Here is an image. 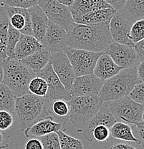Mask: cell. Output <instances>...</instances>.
<instances>
[{"instance_id":"1","label":"cell","mask_w":144,"mask_h":149,"mask_svg":"<svg viewBox=\"0 0 144 149\" xmlns=\"http://www.w3.org/2000/svg\"><path fill=\"white\" fill-rule=\"evenodd\" d=\"M109 22L95 24L73 23L67 31V46L91 52H105L113 42L110 34Z\"/></svg>"},{"instance_id":"2","label":"cell","mask_w":144,"mask_h":149,"mask_svg":"<svg viewBox=\"0 0 144 149\" xmlns=\"http://www.w3.org/2000/svg\"><path fill=\"white\" fill-rule=\"evenodd\" d=\"M14 115L19 123L20 130L24 132L40 119L47 116L45 97L29 93L16 97Z\"/></svg>"},{"instance_id":"3","label":"cell","mask_w":144,"mask_h":149,"mask_svg":"<svg viewBox=\"0 0 144 149\" xmlns=\"http://www.w3.org/2000/svg\"><path fill=\"white\" fill-rule=\"evenodd\" d=\"M140 83L136 68L122 69L103 83L98 96L102 102H108L128 96L135 85Z\"/></svg>"},{"instance_id":"4","label":"cell","mask_w":144,"mask_h":149,"mask_svg":"<svg viewBox=\"0 0 144 149\" xmlns=\"http://www.w3.org/2000/svg\"><path fill=\"white\" fill-rule=\"evenodd\" d=\"M3 83L15 93V96L28 93L29 82L37 76L36 72L15 58L3 61Z\"/></svg>"},{"instance_id":"5","label":"cell","mask_w":144,"mask_h":149,"mask_svg":"<svg viewBox=\"0 0 144 149\" xmlns=\"http://www.w3.org/2000/svg\"><path fill=\"white\" fill-rule=\"evenodd\" d=\"M103 102L98 95L73 97L70 100L69 120L75 130L82 133L87 123L103 108Z\"/></svg>"},{"instance_id":"6","label":"cell","mask_w":144,"mask_h":149,"mask_svg":"<svg viewBox=\"0 0 144 149\" xmlns=\"http://www.w3.org/2000/svg\"><path fill=\"white\" fill-rule=\"evenodd\" d=\"M106 106L113 115L116 121L136 125L142 122L144 107L130 98L128 96L118 100L108 102Z\"/></svg>"},{"instance_id":"7","label":"cell","mask_w":144,"mask_h":149,"mask_svg":"<svg viewBox=\"0 0 144 149\" xmlns=\"http://www.w3.org/2000/svg\"><path fill=\"white\" fill-rule=\"evenodd\" d=\"M72 67L75 77L93 74L97 60L103 52L74 49L67 46L64 49Z\"/></svg>"},{"instance_id":"8","label":"cell","mask_w":144,"mask_h":149,"mask_svg":"<svg viewBox=\"0 0 144 149\" xmlns=\"http://www.w3.org/2000/svg\"><path fill=\"white\" fill-rule=\"evenodd\" d=\"M38 6L49 20L61 27L67 32L74 22L69 7L55 0H39Z\"/></svg>"},{"instance_id":"9","label":"cell","mask_w":144,"mask_h":149,"mask_svg":"<svg viewBox=\"0 0 144 149\" xmlns=\"http://www.w3.org/2000/svg\"><path fill=\"white\" fill-rule=\"evenodd\" d=\"M104 52L122 69L136 68L141 63L134 47L124 45L113 42Z\"/></svg>"},{"instance_id":"10","label":"cell","mask_w":144,"mask_h":149,"mask_svg":"<svg viewBox=\"0 0 144 149\" xmlns=\"http://www.w3.org/2000/svg\"><path fill=\"white\" fill-rule=\"evenodd\" d=\"M36 74L38 77H42L47 83L48 90L47 95L45 97V98L49 100L62 99L67 101H70L72 98L69 91L65 89L58 75L54 72L52 65L49 62Z\"/></svg>"},{"instance_id":"11","label":"cell","mask_w":144,"mask_h":149,"mask_svg":"<svg viewBox=\"0 0 144 149\" xmlns=\"http://www.w3.org/2000/svg\"><path fill=\"white\" fill-rule=\"evenodd\" d=\"M133 22L121 12L116 11L109 22V30L113 41L124 45L134 47L131 32Z\"/></svg>"},{"instance_id":"12","label":"cell","mask_w":144,"mask_h":149,"mask_svg":"<svg viewBox=\"0 0 144 149\" xmlns=\"http://www.w3.org/2000/svg\"><path fill=\"white\" fill-rule=\"evenodd\" d=\"M67 32L55 23L49 20L45 34L41 41L43 48L50 54L63 52L67 47Z\"/></svg>"},{"instance_id":"13","label":"cell","mask_w":144,"mask_h":149,"mask_svg":"<svg viewBox=\"0 0 144 149\" xmlns=\"http://www.w3.org/2000/svg\"><path fill=\"white\" fill-rule=\"evenodd\" d=\"M49 62L65 89L70 91L76 77L67 56L64 51L55 52L50 55Z\"/></svg>"},{"instance_id":"14","label":"cell","mask_w":144,"mask_h":149,"mask_svg":"<svg viewBox=\"0 0 144 149\" xmlns=\"http://www.w3.org/2000/svg\"><path fill=\"white\" fill-rule=\"evenodd\" d=\"M103 83L93 74L76 77L70 89V94L72 97L98 95Z\"/></svg>"},{"instance_id":"15","label":"cell","mask_w":144,"mask_h":149,"mask_svg":"<svg viewBox=\"0 0 144 149\" xmlns=\"http://www.w3.org/2000/svg\"><path fill=\"white\" fill-rule=\"evenodd\" d=\"M9 24L21 34L33 36L31 17L28 9L9 7L5 5Z\"/></svg>"},{"instance_id":"16","label":"cell","mask_w":144,"mask_h":149,"mask_svg":"<svg viewBox=\"0 0 144 149\" xmlns=\"http://www.w3.org/2000/svg\"><path fill=\"white\" fill-rule=\"evenodd\" d=\"M115 122L116 120L113 115L106 105L97 112L93 117L91 118V119H90L83 128L82 133H83V136L87 141H93V140L92 137V132L95 127L105 125L111 129Z\"/></svg>"},{"instance_id":"17","label":"cell","mask_w":144,"mask_h":149,"mask_svg":"<svg viewBox=\"0 0 144 149\" xmlns=\"http://www.w3.org/2000/svg\"><path fill=\"white\" fill-rule=\"evenodd\" d=\"M45 108L47 116L55 122L63 125L69 120V101L62 99L49 100L45 97Z\"/></svg>"},{"instance_id":"18","label":"cell","mask_w":144,"mask_h":149,"mask_svg":"<svg viewBox=\"0 0 144 149\" xmlns=\"http://www.w3.org/2000/svg\"><path fill=\"white\" fill-rule=\"evenodd\" d=\"M110 7L104 0H76L69 8L75 23L85 15Z\"/></svg>"},{"instance_id":"19","label":"cell","mask_w":144,"mask_h":149,"mask_svg":"<svg viewBox=\"0 0 144 149\" xmlns=\"http://www.w3.org/2000/svg\"><path fill=\"white\" fill-rule=\"evenodd\" d=\"M63 124L54 121L49 116L40 119L36 123L24 132L26 137L40 138L52 133H57L61 130Z\"/></svg>"},{"instance_id":"20","label":"cell","mask_w":144,"mask_h":149,"mask_svg":"<svg viewBox=\"0 0 144 149\" xmlns=\"http://www.w3.org/2000/svg\"><path fill=\"white\" fill-rule=\"evenodd\" d=\"M122 68L113 61L109 55L103 52L97 60L93 74L103 82L118 73Z\"/></svg>"},{"instance_id":"21","label":"cell","mask_w":144,"mask_h":149,"mask_svg":"<svg viewBox=\"0 0 144 149\" xmlns=\"http://www.w3.org/2000/svg\"><path fill=\"white\" fill-rule=\"evenodd\" d=\"M42 48H43L42 45L35 37L21 34L19 41L15 47L14 57L21 61Z\"/></svg>"},{"instance_id":"22","label":"cell","mask_w":144,"mask_h":149,"mask_svg":"<svg viewBox=\"0 0 144 149\" xmlns=\"http://www.w3.org/2000/svg\"><path fill=\"white\" fill-rule=\"evenodd\" d=\"M30 14L33 37L41 43L47 29L49 19L39 6L28 9Z\"/></svg>"},{"instance_id":"23","label":"cell","mask_w":144,"mask_h":149,"mask_svg":"<svg viewBox=\"0 0 144 149\" xmlns=\"http://www.w3.org/2000/svg\"><path fill=\"white\" fill-rule=\"evenodd\" d=\"M50 55L47 50L42 48L32 55L22 60L21 62L37 73L49 63Z\"/></svg>"},{"instance_id":"24","label":"cell","mask_w":144,"mask_h":149,"mask_svg":"<svg viewBox=\"0 0 144 149\" xmlns=\"http://www.w3.org/2000/svg\"><path fill=\"white\" fill-rule=\"evenodd\" d=\"M116 12L112 7L98 9L80 18L76 23L83 24H95L109 22Z\"/></svg>"},{"instance_id":"25","label":"cell","mask_w":144,"mask_h":149,"mask_svg":"<svg viewBox=\"0 0 144 149\" xmlns=\"http://www.w3.org/2000/svg\"><path fill=\"white\" fill-rule=\"evenodd\" d=\"M120 12L133 23L144 19V0H127Z\"/></svg>"},{"instance_id":"26","label":"cell","mask_w":144,"mask_h":149,"mask_svg":"<svg viewBox=\"0 0 144 149\" xmlns=\"http://www.w3.org/2000/svg\"><path fill=\"white\" fill-rule=\"evenodd\" d=\"M111 136L113 139L140 144L138 139L134 136L131 127L125 123L116 121L111 128Z\"/></svg>"},{"instance_id":"27","label":"cell","mask_w":144,"mask_h":149,"mask_svg":"<svg viewBox=\"0 0 144 149\" xmlns=\"http://www.w3.org/2000/svg\"><path fill=\"white\" fill-rule=\"evenodd\" d=\"M9 19L5 5L0 6V60L7 59L6 54L7 37H8Z\"/></svg>"},{"instance_id":"28","label":"cell","mask_w":144,"mask_h":149,"mask_svg":"<svg viewBox=\"0 0 144 149\" xmlns=\"http://www.w3.org/2000/svg\"><path fill=\"white\" fill-rule=\"evenodd\" d=\"M15 98L12 91L4 83L0 84V111H7L14 114Z\"/></svg>"},{"instance_id":"29","label":"cell","mask_w":144,"mask_h":149,"mask_svg":"<svg viewBox=\"0 0 144 149\" xmlns=\"http://www.w3.org/2000/svg\"><path fill=\"white\" fill-rule=\"evenodd\" d=\"M61 149H86L84 143L80 140L66 134L63 130L57 132Z\"/></svg>"},{"instance_id":"30","label":"cell","mask_w":144,"mask_h":149,"mask_svg":"<svg viewBox=\"0 0 144 149\" xmlns=\"http://www.w3.org/2000/svg\"><path fill=\"white\" fill-rule=\"evenodd\" d=\"M47 85L44 79L36 76L34 77L28 85V91L29 93L38 97H45L47 93Z\"/></svg>"},{"instance_id":"31","label":"cell","mask_w":144,"mask_h":149,"mask_svg":"<svg viewBox=\"0 0 144 149\" xmlns=\"http://www.w3.org/2000/svg\"><path fill=\"white\" fill-rule=\"evenodd\" d=\"M21 33L18 30L15 29L9 24L8 37H7V48H6V54L9 58H15L14 52H15V47L19 41Z\"/></svg>"},{"instance_id":"32","label":"cell","mask_w":144,"mask_h":149,"mask_svg":"<svg viewBox=\"0 0 144 149\" xmlns=\"http://www.w3.org/2000/svg\"><path fill=\"white\" fill-rule=\"evenodd\" d=\"M131 40L134 44L139 42L144 39V19L138 20L133 23L131 32Z\"/></svg>"},{"instance_id":"33","label":"cell","mask_w":144,"mask_h":149,"mask_svg":"<svg viewBox=\"0 0 144 149\" xmlns=\"http://www.w3.org/2000/svg\"><path fill=\"white\" fill-rule=\"evenodd\" d=\"M42 144L43 149H61L60 141L57 133H52L50 134L38 138Z\"/></svg>"},{"instance_id":"34","label":"cell","mask_w":144,"mask_h":149,"mask_svg":"<svg viewBox=\"0 0 144 149\" xmlns=\"http://www.w3.org/2000/svg\"><path fill=\"white\" fill-rule=\"evenodd\" d=\"M111 136V129L105 125H99L95 127L92 132L93 140L98 142L108 141Z\"/></svg>"},{"instance_id":"35","label":"cell","mask_w":144,"mask_h":149,"mask_svg":"<svg viewBox=\"0 0 144 149\" xmlns=\"http://www.w3.org/2000/svg\"><path fill=\"white\" fill-rule=\"evenodd\" d=\"M128 97L144 107V83L140 82L136 84L134 89L129 93Z\"/></svg>"},{"instance_id":"36","label":"cell","mask_w":144,"mask_h":149,"mask_svg":"<svg viewBox=\"0 0 144 149\" xmlns=\"http://www.w3.org/2000/svg\"><path fill=\"white\" fill-rule=\"evenodd\" d=\"M39 0H6L5 5L16 8L28 9L38 5Z\"/></svg>"},{"instance_id":"37","label":"cell","mask_w":144,"mask_h":149,"mask_svg":"<svg viewBox=\"0 0 144 149\" xmlns=\"http://www.w3.org/2000/svg\"><path fill=\"white\" fill-rule=\"evenodd\" d=\"M14 123L13 114L7 111H0V130L5 131L11 128Z\"/></svg>"},{"instance_id":"38","label":"cell","mask_w":144,"mask_h":149,"mask_svg":"<svg viewBox=\"0 0 144 149\" xmlns=\"http://www.w3.org/2000/svg\"><path fill=\"white\" fill-rule=\"evenodd\" d=\"M114 10L120 12L127 0H104Z\"/></svg>"},{"instance_id":"39","label":"cell","mask_w":144,"mask_h":149,"mask_svg":"<svg viewBox=\"0 0 144 149\" xmlns=\"http://www.w3.org/2000/svg\"><path fill=\"white\" fill-rule=\"evenodd\" d=\"M25 149H43V146L40 140L37 138H34L27 141Z\"/></svg>"},{"instance_id":"40","label":"cell","mask_w":144,"mask_h":149,"mask_svg":"<svg viewBox=\"0 0 144 149\" xmlns=\"http://www.w3.org/2000/svg\"><path fill=\"white\" fill-rule=\"evenodd\" d=\"M134 48L140 62L144 61V39L139 42L135 44Z\"/></svg>"},{"instance_id":"41","label":"cell","mask_w":144,"mask_h":149,"mask_svg":"<svg viewBox=\"0 0 144 149\" xmlns=\"http://www.w3.org/2000/svg\"><path fill=\"white\" fill-rule=\"evenodd\" d=\"M136 133H137L138 138L140 144L142 146V147L144 148V122L139 123L137 125H136Z\"/></svg>"},{"instance_id":"42","label":"cell","mask_w":144,"mask_h":149,"mask_svg":"<svg viewBox=\"0 0 144 149\" xmlns=\"http://www.w3.org/2000/svg\"><path fill=\"white\" fill-rule=\"evenodd\" d=\"M9 138L10 136L7 133L0 130V149H4L8 147Z\"/></svg>"},{"instance_id":"43","label":"cell","mask_w":144,"mask_h":149,"mask_svg":"<svg viewBox=\"0 0 144 149\" xmlns=\"http://www.w3.org/2000/svg\"><path fill=\"white\" fill-rule=\"evenodd\" d=\"M136 71H137L138 77L140 82L144 83V61L141 62L136 67Z\"/></svg>"},{"instance_id":"44","label":"cell","mask_w":144,"mask_h":149,"mask_svg":"<svg viewBox=\"0 0 144 149\" xmlns=\"http://www.w3.org/2000/svg\"><path fill=\"white\" fill-rule=\"evenodd\" d=\"M111 149H137L136 147L133 146L129 145L127 143H118L114 144Z\"/></svg>"},{"instance_id":"45","label":"cell","mask_w":144,"mask_h":149,"mask_svg":"<svg viewBox=\"0 0 144 149\" xmlns=\"http://www.w3.org/2000/svg\"><path fill=\"white\" fill-rule=\"evenodd\" d=\"M55 1H58L59 3L63 4V5L67 6V7H70V6L72 5V4H73L76 0H55Z\"/></svg>"},{"instance_id":"46","label":"cell","mask_w":144,"mask_h":149,"mask_svg":"<svg viewBox=\"0 0 144 149\" xmlns=\"http://www.w3.org/2000/svg\"><path fill=\"white\" fill-rule=\"evenodd\" d=\"M3 77H4V70H3V61L0 60V84L3 83Z\"/></svg>"},{"instance_id":"47","label":"cell","mask_w":144,"mask_h":149,"mask_svg":"<svg viewBox=\"0 0 144 149\" xmlns=\"http://www.w3.org/2000/svg\"><path fill=\"white\" fill-rule=\"evenodd\" d=\"M6 0H0V6L5 5Z\"/></svg>"},{"instance_id":"48","label":"cell","mask_w":144,"mask_h":149,"mask_svg":"<svg viewBox=\"0 0 144 149\" xmlns=\"http://www.w3.org/2000/svg\"><path fill=\"white\" fill-rule=\"evenodd\" d=\"M142 120H143V122H144V111H143V115H142Z\"/></svg>"}]
</instances>
